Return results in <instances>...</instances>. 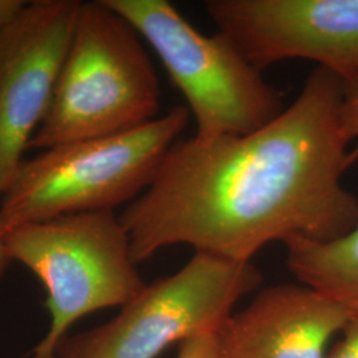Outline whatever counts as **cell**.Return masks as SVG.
<instances>
[{"instance_id":"cell-12","label":"cell","mask_w":358,"mask_h":358,"mask_svg":"<svg viewBox=\"0 0 358 358\" xmlns=\"http://www.w3.org/2000/svg\"><path fill=\"white\" fill-rule=\"evenodd\" d=\"M177 358H223L217 333H201L182 341Z\"/></svg>"},{"instance_id":"cell-7","label":"cell","mask_w":358,"mask_h":358,"mask_svg":"<svg viewBox=\"0 0 358 358\" xmlns=\"http://www.w3.org/2000/svg\"><path fill=\"white\" fill-rule=\"evenodd\" d=\"M217 32L263 71L316 63L346 83L358 72V0H207Z\"/></svg>"},{"instance_id":"cell-11","label":"cell","mask_w":358,"mask_h":358,"mask_svg":"<svg viewBox=\"0 0 358 358\" xmlns=\"http://www.w3.org/2000/svg\"><path fill=\"white\" fill-rule=\"evenodd\" d=\"M343 122L346 136L353 148L349 149V167L358 162V72L352 80L344 83L343 97Z\"/></svg>"},{"instance_id":"cell-8","label":"cell","mask_w":358,"mask_h":358,"mask_svg":"<svg viewBox=\"0 0 358 358\" xmlns=\"http://www.w3.org/2000/svg\"><path fill=\"white\" fill-rule=\"evenodd\" d=\"M80 0L28 1L0 29V199L51 103Z\"/></svg>"},{"instance_id":"cell-9","label":"cell","mask_w":358,"mask_h":358,"mask_svg":"<svg viewBox=\"0 0 358 358\" xmlns=\"http://www.w3.org/2000/svg\"><path fill=\"white\" fill-rule=\"evenodd\" d=\"M350 313L303 284H278L256 294L217 331L223 358H327V346Z\"/></svg>"},{"instance_id":"cell-3","label":"cell","mask_w":358,"mask_h":358,"mask_svg":"<svg viewBox=\"0 0 358 358\" xmlns=\"http://www.w3.org/2000/svg\"><path fill=\"white\" fill-rule=\"evenodd\" d=\"M190 113L174 106L117 136L69 142L24 158L0 199V232L92 211H115L148 189Z\"/></svg>"},{"instance_id":"cell-6","label":"cell","mask_w":358,"mask_h":358,"mask_svg":"<svg viewBox=\"0 0 358 358\" xmlns=\"http://www.w3.org/2000/svg\"><path fill=\"white\" fill-rule=\"evenodd\" d=\"M260 282L252 263L195 252L176 273L146 284L113 320L65 337L53 358H157L176 343L217 333Z\"/></svg>"},{"instance_id":"cell-5","label":"cell","mask_w":358,"mask_h":358,"mask_svg":"<svg viewBox=\"0 0 358 358\" xmlns=\"http://www.w3.org/2000/svg\"><path fill=\"white\" fill-rule=\"evenodd\" d=\"M155 52L196 124L195 137L245 136L284 112L272 87L230 38L201 34L166 0H105Z\"/></svg>"},{"instance_id":"cell-2","label":"cell","mask_w":358,"mask_h":358,"mask_svg":"<svg viewBox=\"0 0 358 358\" xmlns=\"http://www.w3.org/2000/svg\"><path fill=\"white\" fill-rule=\"evenodd\" d=\"M161 90L136 28L105 0L80 1L51 103L28 150L103 138L159 117Z\"/></svg>"},{"instance_id":"cell-10","label":"cell","mask_w":358,"mask_h":358,"mask_svg":"<svg viewBox=\"0 0 358 358\" xmlns=\"http://www.w3.org/2000/svg\"><path fill=\"white\" fill-rule=\"evenodd\" d=\"M284 245L287 266L297 282L358 315V222L333 241L296 236Z\"/></svg>"},{"instance_id":"cell-14","label":"cell","mask_w":358,"mask_h":358,"mask_svg":"<svg viewBox=\"0 0 358 358\" xmlns=\"http://www.w3.org/2000/svg\"><path fill=\"white\" fill-rule=\"evenodd\" d=\"M27 4L24 0H0V29L10 26L24 11Z\"/></svg>"},{"instance_id":"cell-4","label":"cell","mask_w":358,"mask_h":358,"mask_svg":"<svg viewBox=\"0 0 358 358\" xmlns=\"http://www.w3.org/2000/svg\"><path fill=\"white\" fill-rule=\"evenodd\" d=\"M11 262L32 271L47 291L51 324L34 358H53L81 317L124 307L145 288L130 241L115 211H92L17 226L4 235Z\"/></svg>"},{"instance_id":"cell-1","label":"cell","mask_w":358,"mask_h":358,"mask_svg":"<svg viewBox=\"0 0 358 358\" xmlns=\"http://www.w3.org/2000/svg\"><path fill=\"white\" fill-rule=\"evenodd\" d=\"M344 83L316 68L294 103L245 136L178 140L120 219L138 264L169 245L235 263L267 244L333 241L358 222L346 190Z\"/></svg>"},{"instance_id":"cell-15","label":"cell","mask_w":358,"mask_h":358,"mask_svg":"<svg viewBox=\"0 0 358 358\" xmlns=\"http://www.w3.org/2000/svg\"><path fill=\"white\" fill-rule=\"evenodd\" d=\"M10 263H11V259H10V256L7 254V250H6L4 235L0 232V279H1L4 271L8 267Z\"/></svg>"},{"instance_id":"cell-13","label":"cell","mask_w":358,"mask_h":358,"mask_svg":"<svg viewBox=\"0 0 358 358\" xmlns=\"http://www.w3.org/2000/svg\"><path fill=\"white\" fill-rule=\"evenodd\" d=\"M340 336L327 358H358V315H350Z\"/></svg>"},{"instance_id":"cell-16","label":"cell","mask_w":358,"mask_h":358,"mask_svg":"<svg viewBox=\"0 0 358 358\" xmlns=\"http://www.w3.org/2000/svg\"><path fill=\"white\" fill-rule=\"evenodd\" d=\"M32 358H34V357H32Z\"/></svg>"}]
</instances>
